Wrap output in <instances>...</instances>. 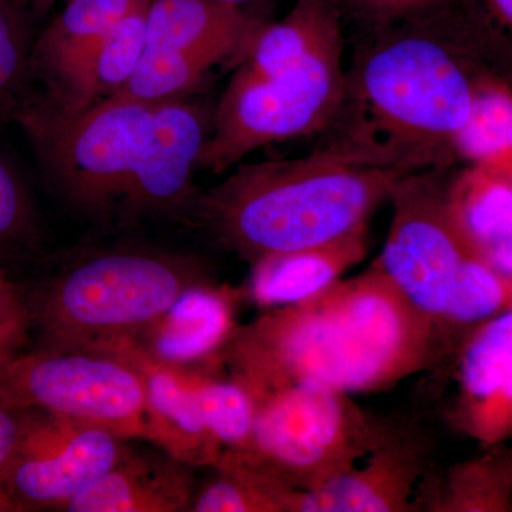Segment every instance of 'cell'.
Masks as SVG:
<instances>
[{
  "mask_svg": "<svg viewBox=\"0 0 512 512\" xmlns=\"http://www.w3.org/2000/svg\"><path fill=\"white\" fill-rule=\"evenodd\" d=\"M221 352L251 396L296 383L350 396L379 393L448 360L436 323L377 261L308 301L235 326Z\"/></svg>",
  "mask_w": 512,
  "mask_h": 512,
  "instance_id": "6da1fadb",
  "label": "cell"
},
{
  "mask_svg": "<svg viewBox=\"0 0 512 512\" xmlns=\"http://www.w3.org/2000/svg\"><path fill=\"white\" fill-rule=\"evenodd\" d=\"M406 174L322 148L296 160L241 165L195 208L215 238L252 265L366 227Z\"/></svg>",
  "mask_w": 512,
  "mask_h": 512,
  "instance_id": "7a4b0ae2",
  "label": "cell"
},
{
  "mask_svg": "<svg viewBox=\"0 0 512 512\" xmlns=\"http://www.w3.org/2000/svg\"><path fill=\"white\" fill-rule=\"evenodd\" d=\"M444 43L407 35L383 43L349 82L342 133L329 150L356 163L416 173L456 158L476 77Z\"/></svg>",
  "mask_w": 512,
  "mask_h": 512,
  "instance_id": "3957f363",
  "label": "cell"
},
{
  "mask_svg": "<svg viewBox=\"0 0 512 512\" xmlns=\"http://www.w3.org/2000/svg\"><path fill=\"white\" fill-rule=\"evenodd\" d=\"M210 284L190 256L117 247L74 256L25 295L43 349L121 355L194 289Z\"/></svg>",
  "mask_w": 512,
  "mask_h": 512,
  "instance_id": "277c9868",
  "label": "cell"
},
{
  "mask_svg": "<svg viewBox=\"0 0 512 512\" xmlns=\"http://www.w3.org/2000/svg\"><path fill=\"white\" fill-rule=\"evenodd\" d=\"M342 50L339 29L276 76H258L242 64L212 117L198 170L220 174L256 148L328 127L348 93Z\"/></svg>",
  "mask_w": 512,
  "mask_h": 512,
  "instance_id": "5b68a950",
  "label": "cell"
},
{
  "mask_svg": "<svg viewBox=\"0 0 512 512\" xmlns=\"http://www.w3.org/2000/svg\"><path fill=\"white\" fill-rule=\"evenodd\" d=\"M251 397V439L218 464L254 468L301 491L316 490L345 473L382 423L356 406L350 394L320 384H289Z\"/></svg>",
  "mask_w": 512,
  "mask_h": 512,
  "instance_id": "8992f818",
  "label": "cell"
},
{
  "mask_svg": "<svg viewBox=\"0 0 512 512\" xmlns=\"http://www.w3.org/2000/svg\"><path fill=\"white\" fill-rule=\"evenodd\" d=\"M156 106L111 94L66 113L43 99L16 117L57 190L101 214L123 205Z\"/></svg>",
  "mask_w": 512,
  "mask_h": 512,
  "instance_id": "52a82bcc",
  "label": "cell"
},
{
  "mask_svg": "<svg viewBox=\"0 0 512 512\" xmlns=\"http://www.w3.org/2000/svg\"><path fill=\"white\" fill-rule=\"evenodd\" d=\"M0 402L42 410L123 437L146 434L147 383L126 356L94 350L40 349L0 366Z\"/></svg>",
  "mask_w": 512,
  "mask_h": 512,
  "instance_id": "ba28073f",
  "label": "cell"
},
{
  "mask_svg": "<svg viewBox=\"0 0 512 512\" xmlns=\"http://www.w3.org/2000/svg\"><path fill=\"white\" fill-rule=\"evenodd\" d=\"M389 201L392 225L376 261L410 303L440 329L457 276L473 251L451 220L446 184L436 175H403Z\"/></svg>",
  "mask_w": 512,
  "mask_h": 512,
  "instance_id": "9c48e42d",
  "label": "cell"
},
{
  "mask_svg": "<svg viewBox=\"0 0 512 512\" xmlns=\"http://www.w3.org/2000/svg\"><path fill=\"white\" fill-rule=\"evenodd\" d=\"M19 412L18 441L0 478L19 511L60 510L126 454V439L109 430L42 410Z\"/></svg>",
  "mask_w": 512,
  "mask_h": 512,
  "instance_id": "30bf717a",
  "label": "cell"
},
{
  "mask_svg": "<svg viewBox=\"0 0 512 512\" xmlns=\"http://www.w3.org/2000/svg\"><path fill=\"white\" fill-rule=\"evenodd\" d=\"M433 474L423 430L382 420L375 439L345 473L316 490L299 491L296 512L423 511Z\"/></svg>",
  "mask_w": 512,
  "mask_h": 512,
  "instance_id": "8fae6325",
  "label": "cell"
},
{
  "mask_svg": "<svg viewBox=\"0 0 512 512\" xmlns=\"http://www.w3.org/2000/svg\"><path fill=\"white\" fill-rule=\"evenodd\" d=\"M447 419L481 447L512 439V305L467 336L447 363Z\"/></svg>",
  "mask_w": 512,
  "mask_h": 512,
  "instance_id": "7c38bea8",
  "label": "cell"
},
{
  "mask_svg": "<svg viewBox=\"0 0 512 512\" xmlns=\"http://www.w3.org/2000/svg\"><path fill=\"white\" fill-rule=\"evenodd\" d=\"M147 0H67L30 50L29 69L46 80V99L77 113L97 101L94 60L104 36Z\"/></svg>",
  "mask_w": 512,
  "mask_h": 512,
  "instance_id": "4fadbf2b",
  "label": "cell"
},
{
  "mask_svg": "<svg viewBox=\"0 0 512 512\" xmlns=\"http://www.w3.org/2000/svg\"><path fill=\"white\" fill-rule=\"evenodd\" d=\"M210 134V119L201 107L175 99L158 103L151 117L131 177L123 210H180L191 195L192 171Z\"/></svg>",
  "mask_w": 512,
  "mask_h": 512,
  "instance_id": "5bb4252c",
  "label": "cell"
},
{
  "mask_svg": "<svg viewBox=\"0 0 512 512\" xmlns=\"http://www.w3.org/2000/svg\"><path fill=\"white\" fill-rule=\"evenodd\" d=\"M194 490L187 464L168 456L128 450L99 480L74 495L69 512L190 511Z\"/></svg>",
  "mask_w": 512,
  "mask_h": 512,
  "instance_id": "9a60e30c",
  "label": "cell"
},
{
  "mask_svg": "<svg viewBox=\"0 0 512 512\" xmlns=\"http://www.w3.org/2000/svg\"><path fill=\"white\" fill-rule=\"evenodd\" d=\"M235 326L228 289L195 286L123 355L137 353L161 366L180 367L215 355Z\"/></svg>",
  "mask_w": 512,
  "mask_h": 512,
  "instance_id": "2e32d148",
  "label": "cell"
},
{
  "mask_svg": "<svg viewBox=\"0 0 512 512\" xmlns=\"http://www.w3.org/2000/svg\"><path fill=\"white\" fill-rule=\"evenodd\" d=\"M258 26L241 6L222 0H151L147 47L195 53L220 63L239 49L248 52Z\"/></svg>",
  "mask_w": 512,
  "mask_h": 512,
  "instance_id": "e0dca14e",
  "label": "cell"
},
{
  "mask_svg": "<svg viewBox=\"0 0 512 512\" xmlns=\"http://www.w3.org/2000/svg\"><path fill=\"white\" fill-rule=\"evenodd\" d=\"M124 356L136 362L146 376L144 439L154 441L168 456L187 466H217L224 453L205 426L187 375L137 353Z\"/></svg>",
  "mask_w": 512,
  "mask_h": 512,
  "instance_id": "ac0fdd59",
  "label": "cell"
},
{
  "mask_svg": "<svg viewBox=\"0 0 512 512\" xmlns=\"http://www.w3.org/2000/svg\"><path fill=\"white\" fill-rule=\"evenodd\" d=\"M367 252V225L346 237L265 256L252 264V299L264 308H281L308 301L330 288Z\"/></svg>",
  "mask_w": 512,
  "mask_h": 512,
  "instance_id": "d6986e66",
  "label": "cell"
},
{
  "mask_svg": "<svg viewBox=\"0 0 512 512\" xmlns=\"http://www.w3.org/2000/svg\"><path fill=\"white\" fill-rule=\"evenodd\" d=\"M434 473L424 494L423 511L512 512V448L507 443Z\"/></svg>",
  "mask_w": 512,
  "mask_h": 512,
  "instance_id": "ffe728a7",
  "label": "cell"
},
{
  "mask_svg": "<svg viewBox=\"0 0 512 512\" xmlns=\"http://www.w3.org/2000/svg\"><path fill=\"white\" fill-rule=\"evenodd\" d=\"M451 220L474 254L512 232V178L467 165L446 184Z\"/></svg>",
  "mask_w": 512,
  "mask_h": 512,
  "instance_id": "44dd1931",
  "label": "cell"
},
{
  "mask_svg": "<svg viewBox=\"0 0 512 512\" xmlns=\"http://www.w3.org/2000/svg\"><path fill=\"white\" fill-rule=\"evenodd\" d=\"M454 151L468 165L512 178V89L503 80L476 77L473 111Z\"/></svg>",
  "mask_w": 512,
  "mask_h": 512,
  "instance_id": "7402d4cb",
  "label": "cell"
},
{
  "mask_svg": "<svg viewBox=\"0 0 512 512\" xmlns=\"http://www.w3.org/2000/svg\"><path fill=\"white\" fill-rule=\"evenodd\" d=\"M511 305L512 286L483 258L471 252L457 276L440 322L448 362L473 330Z\"/></svg>",
  "mask_w": 512,
  "mask_h": 512,
  "instance_id": "603a6c76",
  "label": "cell"
},
{
  "mask_svg": "<svg viewBox=\"0 0 512 512\" xmlns=\"http://www.w3.org/2000/svg\"><path fill=\"white\" fill-rule=\"evenodd\" d=\"M217 476L194 494V512H295L299 490L262 471L222 463Z\"/></svg>",
  "mask_w": 512,
  "mask_h": 512,
  "instance_id": "cb8c5ba5",
  "label": "cell"
},
{
  "mask_svg": "<svg viewBox=\"0 0 512 512\" xmlns=\"http://www.w3.org/2000/svg\"><path fill=\"white\" fill-rule=\"evenodd\" d=\"M185 375L200 404L205 426L224 453L222 458L244 450L251 439L255 419V404L248 390L232 377L218 380Z\"/></svg>",
  "mask_w": 512,
  "mask_h": 512,
  "instance_id": "d4e9b609",
  "label": "cell"
},
{
  "mask_svg": "<svg viewBox=\"0 0 512 512\" xmlns=\"http://www.w3.org/2000/svg\"><path fill=\"white\" fill-rule=\"evenodd\" d=\"M151 0L136 6L101 40L94 60L97 100L126 86L147 47V13Z\"/></svg>",
  "mask_w": 512,
  "mask_h": 512,
  "instance_id": "484cf974",
  "label": "cell"
},
{
  "mask_svg": "<svg viewBox=\"0 0 512 512\" xmlns=\"http://www.w3.org/2000/svg\"><path fill=\"white\" fill-rule=\"evenodd\" d=\"M39 225L25 184L0 157V261L36 247Z\"/></svg>",
  "mask_w": 512,
  "mask_h": 512,
  "instance_id": "4316f807",
  "label": "cell"
},
{
  "mask_svg": "<svg viewBox=\"0 0 512 512\" xmlns=\"http://www.w3.org/2000/svg\"><path fill=\"white\" fill-rule=\"evenodd\" d=\"M30 50L19 6L12 0H0V106L29 69Z\"/></svg>",
  "mask_w": 512,
  "mask_h": 512,
  "instance_id": "83f0119b",
  "label": "cell"
},
{
  "mask_svg": "<svg viewBox=\"0 0 512 512\" xmlns=\"http://www.w3.org/2000/svg\"><path fill=\"white\" fill-rule=\"evenodd\" d=\"M32 329L25 295L0 268V366L22 353Z\"/></svg>",
  "mask_w": 512,
  "mask_h": 512,
  "instance_id": "f1b7e54d",
  "label": "cell"
},
{
  "mask_svg": "<svg viewBox=\"0 0 512 512\" xmlns=\"http://www.w3.org/2000/svg\"><path fill=\"white\" fill-rule=\"evenodd\" d=\"M362 12L384 19L413 18L447 5L451 0H348Z\"/></svg>",
  "mask_w": 512,
  "mask_h": 512,
  "instance_id": "f546056e",
  "label": "cell"
},
{
  "mask_svg": "<svg viewBox=\"0 0 512 512\" xmlns=\"http://www.w3.org/2000/svg\"><path fill=\"white\" fill-rule=\"evenodd\" d=\"M20 430V412L0 402V478L5 473Z\"/></svg>",
  "mask_w": 512,
  "mask_h": 512,
  "instance_id": "4dcf8cb0",
  "label": "cell"
},
{
  "mask_svg": "<svg viewBox=\"0 0 512 512\" xmlns=\"http://www.w3.org/2000/svg\"><path fill=\"white\" fill-rule=\"evenodd\" d=\"M477 255L512 286V232Z\"/></svg>",
  "mask_w": 512,
  "mask_h": 512,
  "instance_id": "1f68e13d",
  "label": "cell"
},
{
  "mask_svg": "<svg viewBox=\"0 0 512 512\" xmlns=\"http://www.w3.org/2000/svg\"><path fill=\"white\" fill-rule=\"evenodd\" d=\"M484 19L512 43V0H477Z\"/></svg>",
  "mask_w": 512,
  "mask_h": 512,
  "instance_id": "d6a6232c",
  "label": "cell"
},
{
  "mask_svg": "<svg viewBox=\"0 0 512 512\" xmlns=\"http://www.w3.org/2000/svg\"><path fill=\"white\" fill-rule=\"evenodd\" d=\"M0 512H19L18 505L13 503L12 498L3 490L2 485H0Z\"/></svg>",
  "mask_w": 512,
  "mask_h": 512,
  "instance_id": "836d02e7",
  "label": "cell"
},
{
  "mask_svg": "<svg viewBox=\"0 0 512 512\" xmlns=\"http://www.w3.org/2000/svg\"><path fill=\"white\" fill-rule=\"evenodd\" d=\"M13 3H16V5L22 6L26 5V3H29V5H32L33 8L37 10H46L49 9L50 6L53 5V3L57 2V0H12Z\"/></svg>",
  "mask_w": 512,
  "mask_h": 512,
  "instance_id": "e575fe53",
  "label": "cell"
},
{
  "mask_svg": "<svg viewBox=\"0 0 512 512\" xmlns=\"http://www.w3.org/2000/svg\"><path fill=\"white\" fill-rule=\"evenodd\" d=\"M222 2L232 3V5L241 6L242 3L255 2V0H222ZM296 2V0H295Z\"/></svg>",
  "mask_w": 512,
  "mask_h": 512,
  "instance_id": "d590c367",
  "label": "cell"
}]
</instances>
